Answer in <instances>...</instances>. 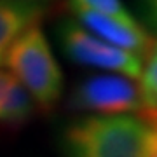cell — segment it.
<instances>
[{"label":"cell","mask_w":157,"mask_h":157,"mask_svg":"<svg viewBox=\"0 0 157 157\" xmlns=\"http://www.w3.org/2000/svg\"><path fill=\"white\" fill-rule=\"evenodd\" d=\"M65 157H157L155 126L133 113H84L61 133Z\"/></svg>","instance_id":"1"},{"label":"cell","mask_w":157,"mask_h":157,"mask_svg":"<svg viewBox=\"0 0 157 157\" xmlns=\"http://www.w3.org/2000/svg\"><path fill=\"white\" fill-rule=\"evenodd\" d=\"M0 67L25 87L35 110L49 115L65 94V73L40 23L23 30L7 47Z\"/></svg>","instance_id":"2"},{"label":"cell","mask_w":157,"mask_h":157,"mask_svg":"<svg viewBox=\"0 0 157 157\" xmlns=\"http://www.w3.org/2000/svg\"><path fill=\"white\" fill-rule=\"evenodd\" d=\"M58 39L65 56L75 65L100 70L101 73H117L133 80L141 72L143 56L100 39L77 19L63 21L58 30Z\"/></svg>","instance_id":"3"},{"label":"cell","mask_w":157,"mask_h":157,"mask_svg":"<svg viewBox=\"0 0 157 157\" xmlns=\"http://www.w3.org/2000/svg\"><path fill=\"white\" fill-rule=\"evenodd\" d=\"M68 108L78 113L140 117V94L133 78L117 73H98L82 78L68 94Z\"/></svg>","instance_id":"4"},{"label":"cell","mask_w":157,"mask_h":157,"mask_svg":"<svg viewBox=\"0 0 157 157\" xmlns=\"http://www.w3.org/2000/svg\"><path fill=\"white\" fill-rule=\"evenodd\" d=\"M75 19L91 33L98 35L100 39L110 44L122 47L126 51L145 56L150 49L155 47V37L141 25L136 17L133 19H119L113 16H107L101 12L73 9Z\"/></svg>","instance_id":"5"},{"label":"cell","mask_w":157,"mask_h":157,"mask_svg":"<svg viewBox=\"0 0 157 157\" xmlns=\"http://www.w3.org/2000/svg\"><path fill=\"white\" fill-rule=\"evenodd\" d=\"M42 6L26 0H0V63L11 42L23 30L40 21Z\"/></svg>","instance_id":"6"},{"label":"cell","mask_w":157,"mask_h":157,"mask_svg":"<svg viewBox=\"0 0 157 157\" xmlns=\"http://www.w3.org/2000/svg\"><path fill=\"white\" fill-rule=\"evenodd\" d=\"M35 112L37 110H35L33 100L25 91V87L14 78L6 96V101L0 108V129L16 131V129L25 128Z\"/></svg>","instance_id":"7"},{"label":"cell","mask_w":157,"mask_h":157,"mask_svg":"<svg viewBox=\"0 0 157 157\" xmlns=\"http://www.w3.org/2000/svg\"><path fill=\"white\" fill-rule=\"evenodd\" d=\"M140 94V119L155 126L157 117V49H150L143 56V65L135 80Z\"/></svg>","instance_id":"8"},{"label":"cell","mask_w":157,"mask_h":157,"mask_svg":"<svg viewBox=\"0 0 157 157\" xmlns=\"http://www.w3.org/2000/svg\"><path fill=\"white\" fill-rule=\"evenodd\" d=\"M70 9H86V11L101 12L119 19H133V14L126 9L122 0H70Z\"/></svg>","instance_id":"9"},{"label":"cell","mask_w":157,"mask_h":157,"mask_svg":"<svg viewBox=\"0 0 157 157\" xmlns=\"http://www.w3.org/2000/svg\"><path fill=\"white\" fill-rule=\"evenodd\" d=\"M12 80H14V77L7 72L6 68L0 67V108H2L4 101H6V96L9 93V87H11Z\"/></svg>","instance_id":"10"},{"label":"cell","mask_w":157,"mask_h":157,"mask_svg":"<svg viewBox=\"0 0 157 157\" xmlns=\"http://www.w3.org/2000/svg\"><path fill=\"white\" fill-rule=\"evenodd\" d=\"M143 9H145V14L148 19H152V23L155 21V11H157V0H138Z\"/></svg>","instance_id":"11"},{"label":"cell","mask_w":157,"mask_h":157,"mask_svg":"<svg viewBox=\"0 0 157 157\" xmlns=\"http://www.w3.org/2000/svg\"><path fill=\"white\" fill-rule=\"evenodd\" d=\"M26 2H33V4H42V2H45V0H26Z\"/></svg>","instance_id":"12"}]
</instances>
